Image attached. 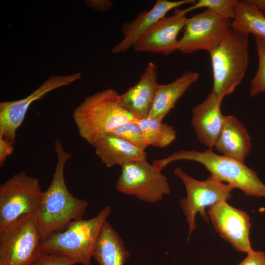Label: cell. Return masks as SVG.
I'll use <instances>...</instances> for the list:
<instances>
[{"instance_id": "cell-7", "label": "cell", "mask_w": 265, "mask_h": 265, "mask_svg": "<svg viewBox=\"0 0 265 265\" xmlns=\"http://www.w3.org/2000/svg\"><path fill=\"white\" fill-rule=\"evenodd\" d=\"M42 241L36 214L20 218L0 231V265H30Z\"/></svg>"}, {"instance_id": "cell-8", "label": "cell", "mask_w": 265, "mask_h": 265, "mask_svg": "<svg viewBox=\"0 0 265 265\" xmlns=\"http://www.w3.org/2000/svg\"><path fill=\"white\" fill-rule=\"evenodd\" d=\"M174 174L181 179L186 189V196L180 201V205L189 226V238L196 228V215L199 213L206 222H209L206 208L228 200L234 188L211 176L204 181L197 180L180 167L175 168Z\"/></svg>"}, {"instance_id": "cell-26", "label": "cell", "mask_w": 265, "mask_h": 265, "mask_svg": "<svg viewBox=\"0 0 265 265\" xmlns=\"http://www.w3.org/2000/svg\"><path fill=\"white\" fill-rule=\"evenodd\" d=\"M67 258L41 252L30 265H74Z\"/></svg>"}, {"instance_id": "cell-5", "label": "cell", "mask_w": 265, "mask_h": 265, "mask_svg": "<svg viewBox=\"0 0 265 265\" xmlns=\"http://www.w3.org/2000/svg\"><path fill=\"white\" fill-rule=\"evenodd\" d=\"M249 34L231 27L209 53L213 73L212 92L221 100L241 82L248 64Z\"/></svg>"}, {"instance_id": "cell-27", "label": "cell", "mask_w": 265, "mask_h": 265, "mask_svg": "<svg viewBox=\"0 0 265 265\" xmlns=\"http://www.w3.org/2000/svg\"><path fill=\"white\" fill-rule=\"evenodd\" d=\"M238 265H265V253L253 250L248 253L247 257Z\"/></svg>"}, {"instance_id": "cell-24", "label": "cell", "mask_w": 265, "mask_h": 265, "mask_svg": "<svg viewBox=\"0 0 265 265\" xmlns=\"http://www.w3.org/2000/svg\"><path fill=\"white\" fill-rule=\"evenodd\" d=\"M111 133L143 150L149 146L136 119L122 124Z\"/></svg>"}, {"instance_id": "cell-31", "label": "cell", "mask_w": 265, "mask_h": 265, "mask_svg": "<svg viewBox=\"0 0 265 265\" xmlns=\"http://www.w3.org/2000/svg\"><path fill=\"white\" fill-rule=\"evenodd\" d=\"M259 212H265V207H262L259 210Z\"/></svg>"}, {"instance_id": "cell-30", "label": "cell", "mask_w": 265, "mask_h": 265, "mask_svg": "<svg viewBox=\"0 0 265 265\" xmlns=\"http://www.w3.org/2000/svg\"><path fill=\"white\" fill-rule=\"evenodd\" d=\"M247 1L265 15V0H247Z\"/></svg>"}, {"instance_id": "cell-3", "label": "cell", "mask_w": 265, "mask_h": 265, "mask_svg": "<svg viewBox=\"0 0 265 265\" xmlns=\"http://www.w3.org/2000/svg\"><path fill=\"white\" fill-rule=\"evenodd\" d=\"M72 116L80 136L91 145L119 126L135 119L121 105L120 95L111 88L86 97Z\"/></svg>"}, {"instance_id": "cell-18", "label": "cell", "mask_w": 265, "mask_h": 265, "mask_svg": "<svg viewBox=\"0 0 265 265\" xmlns=\"http://www.w3.org/2000/svg\"><path fill=\"white\" fill-rule=\"evenodd\" d=\"M214 147L223 155L243 161L251 149L249 135L234 116L225 115L222 130Z\"/></svg>"}, {"instance_id": "cell-12", "label": "cell", "mask_w": 265, "mask_h": 265, "mask_svg": "<svg viewBox=\"0 0 265 265\" xmlns=\"http://www.w3.org/2000/svg\"><path fill=\"white\" fill-rule=\"evenodd\" d=\"M208 214L217 232L237 251L248 253L253 250L249 240L251 223L246 212L221 201L210 207Z\"/></svg>"}, {"instance_id": "cell-6", "label": "cell", "mask_w": 265, "mask_h": 265, "mask_svg": "<svg viewBox=\"0 0 265 265\" xmlns=\"http://www.w3.org/2000/svg\"><path fill=\"white\" fill-rule=\"evenodd\" d=\"M43 192L38 179L21 171L0 186V231L36 214Z\"/></svg>"}, {"instance_id": "cell-28", "label": "cell", "mask_w": 265, "mask_h": 265, "mask_svg": "<svg viewBox=\"0 0 265 265\" xmlns=\"http://www.w3.org/2000/svg\"><path fill=\"white\" fill-rule=\"evenodd\" d=\"M11 142L0 135V166L2 167L7 158L13 153L14 147Z\"/></svg>"}, {"instance_id": "cell-1", "label": "cell", "mask_w": 265, "mask_h": 265, "mask_svg": "<svg viewBox=\"0 0 265 265\" xmlns=\"http://www.w3.org/2000/svg\"><path fill=\"white\" fill-rule=\"evenodd\" d=\"M57 162L51 184L43 192L36 217L42 240L63 229L70 222L82 218L88 202L73 195L66 185L64 169L72 155L58 138L54 141Z\"/></svg>"}, {"instance_id": "cell-25", "label": "cell", "mask_w": 265, "mask_h": 265, "mask_svg": "<svg viewBox=\"0 0 265 265\" xmlns=\"http://www.w3.org/2000/svg\"><path fill=\"white\" fill-rule=\"evenodd\" d=\"M254 36L258 57V67L256 75L251 81L249 93L251 97L265 92V38Z\"/></svg>"}, {"instance_id": "cell-4", "label": "cell", "mask_w": 265, "mask_h": 265, "mask_svg": "<svg viewBox=\"0 0 265 265\" xmlns=\"http://www.w3.org/2000/svg\"><path fill=\"white\" fill-rule=\"evenodd\" d=\"M111 212V208L106 206L93 217L72 221L42 240L41 252L67 258L75 264L91 265L102 228Z\"/></svg>"}, {"instance_id": "cell-17", "label": "cell", "mask_w": 265, "mask_h": 265, "mask_svg": "<svg viewBox=\"0 0 265 265\" xmlns=\"http://www.w3.org/2000/svg\"><path fill=\"white\" fill-rule=\"evenodd\" d=\"M92 146L96 155L107 168L146 160L145 150L111 132L99 137Z\"/></svg>"}, {"instance_id": "cell-20", "label": "cell", "mask_w": 265, "mask_h": 265, "mask_svg": "<svg viewBox=\"0 0 265 265\" xmlns=\"http://www.w3.org/2000/svg\"><path fill=\"white\" fill-rule=\"evenodd\" d=\"M130 257L124 242L107 220L102 228L93 257L99 265H124Z\"/></svg>"}, {"instance_id": "cell-21", "label": "cell", "mask_w": 265, "mask_h": 265, "mask_svg": "<svg viewBox=\"0 0 265 265\" xmlns=\"http://www.w3.org/2000/svg\"><path fill=\"white\" fill-rule=\"evenodd\" d=\"M235 13V17L231 22L232 28L265 38V15L247 0H238Z\"/></svg>"}, {"instance_id": "cell-13", "label": "cell", "mask_w": 265, "mask_h": 265, "mask_svg": "<svg viewBox=\"0 0 265 265\" xmlns=\"http://www.w3.org/2000/svg\"><path fill=\"white\" fill-rule=\"evenodd\" d=\"M175 10L173 15L161 19L138 38L132 47L135 52L167 55L178 50V35L188 18L183 9Z\"/></svg>"}, {"instance_id": "cell-29", "label": "cell", "mask_w": 265, "mask_h": 265, "mask_svg": "<svg viewBox=\"0 0 265 265\" xmlns=\"http://www.w3.org/2000/svg\"><path fill=\"white\" fill-rule=\"evenodd\" d=\"M87 4L89 6L96 10L106 12L109 10L113 6L112 2L110 0H89Z\"/></svg>"}, {"instance_id": "cell-16", "label": "cell", "mask_w": 265, "mask_h": 265, "mask_svg": "<svg viewBox=\"0 0 265 265\" xmlns=\"http://www.w3.org/2000/svg\"><path fill=\"white\" fill-rule=\"evenodd\" d=\"M157 76V66L150 62L137 83L120 95L122 106L136 119L148 116L159 84Z\"/></svg>"}, {"instance_id": "cell-10", "label": "cell", "mask_w": 265, "mask_h": 265, "mask_svg": "<svg viewBox=\"0 0 265 265\" xmlns=\"http://www.w3.org/2000/svg\"><path fill=\"white\" fill-rule=\"evenodd\" d=\"M231 22L208 9L192 16L187 19L178 51L185 54L198 50L210 53L225 35Z\"/></svg>"}, {"instance_id": "cell-23", "label": "cell", "mask_w": 265, "mask_h": 265, "mask_svg": "<svg viewBox=\"0 0 265 265\" xmlns=\"http://www.w3.org/2000/svg\"><path fill=\"white\" fill-rule=\"evenodd\" d=\"M237 0H199L194 4L183 9L187 13L199 8H206L224 19L232 20L235 17V6Z\"/></svg>"}, {"instance_id": "cell-15", "label": "cell", "mask_w": 265, "mask_h": 265, "mask_svg": "<svg viewBox=\"0 0 265 265\" xmlns=\"http://www.w3.org/2000/svg\"><path fill=\"white\" fill-rule=\"evenodd\" d=\"M220 100L212 91L192 108L191 124L198 140L210 148L214 147L223 126L225 115Z\"/></svg>"}, {"instance_id": "cell-14", "label": "cell", "mask_w": 265, "mask_h": 265, "mask_svg": "<svg viewBox=\"0 0 265 265\" xmlns=\"http://www.w3.org/2000/svg\"><path fill=\"white\" fill-rule=\"evenodd\" d=\"M194 0L170 1L157 0L152 8L143 10L131 22L124 23L122 26L123 39L111 50L114 54L122 53L133 47L138 38L170 10L184 5H193Z\"/></svg>"}, {"instance_id": "cell-9", "label": "cell", "mask_w": 265, "mask_h": 265, "mask_svg": "<svg viewBox=\"0 0 265 265\" xmlns=\"http://www.w3.org/2000/svg\"><path fill=\"white\" fill-rule=\"evenodd\" d=\"M121 167L115 185L119 192L150 203L161 201L170 194L167 178L153 164L146 160L134 161Z\"/></svg>"}, {"instance_id": "cell-22", "label": "cell", "mask_w": 265, "mask_h": 265, "mask_svg": "<svg viewBox=\"0 0 265 265\" xmlns=\"http://www.w3.org/2000/svg\"><path fill=\"white\" fill-rule=\"evenodd\" d=\"M136 121L149 146L165 148L176 138V132L171 125L148 116Z\"/></svg>"}, {"instance_id": "cell-11", "label": "cell", "mask_w": 265, "mask_h": 265, "mask_svg": "<svg viewBox=\"0 0 265 265\" xmlns=\"http://www.w3.org/2000/svg\"><path fill=\"white\" fill-rule=\"evenodd\" d=\"M81 76L79 72L66 76H52L26 98L0 102V135L15 144L16 132L22 124L31 104L49 92L79 80Z\"/></svg>"}, {"instance_id": "cell-2", "label": "cell", "mask_w": 265, "mask_h": 265, "mask_svg": "<svg viewBox=\"0 0 265 265\" xmlns=\"http://www.w3.org/2000/svg\"><path fill=\"white\" fill-rule=\"evenodd\" d=\"M181 160L201 163L212 177L226 182L234 188L240 189L246 196L265 197V185L255 171L246 166L243 161L216 154L210 149L204 151L180 150L166 158L155 159L153 164L161 171L171 162Z\"/></svg>"}, {"instance_id": "cell-19", "label": "cell", "mask_w": 265, "mask_h": 265, "mask_svg": "<svg viewBox=\"0 0 265 265\" xmlns=\"http://www.w3.org/2000/svg\"><path fill=\"white\" fill-rule=\"evenodd\" d=\"M198 78L197 73L186 71L171 83L159 84L148 116L162 122L179 99Z\"/></svg>"}]
</instances>
